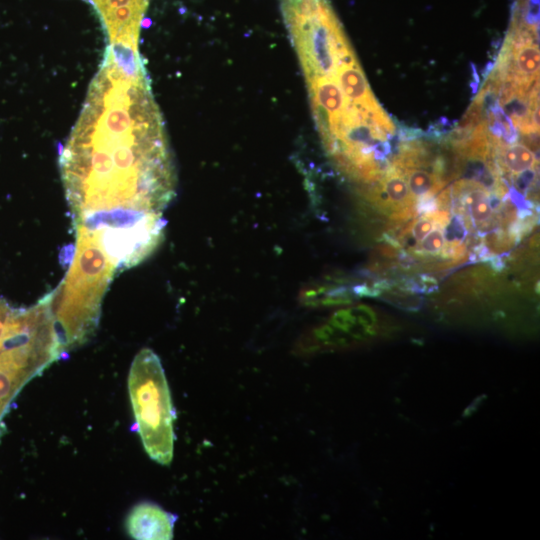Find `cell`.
I'll return each mask as SVG.
<instances>
[{"label": "cell", "mask_w": 540, "mask_h": 540, "mask_svg": "<svg viewBox=\"0 0 540 540\" xmlns=\"http://www.w3.org/2000/svg\"><path fill=\"white\" fill-rule=\"evenodd\" d=\"M59 167L74 229L94 234L119 272L161 244L176 173L138 49L107 47Z\"/></svg>", "instance_id": "1"}, {"label": "cell", "mask_w": 540, "mask_h": 540, "mask_svg": "<svg viewBox=\"0 0 540 540\" xmlns=\"http://www.w3.org/2000/svg\"><path fill=\"white\" fill-rule=\"evenodd\" d=\"M176 515L150 502L135 505L126 518L128 534L137 540H169L173 538Z\"/></svg>", "instance_id": "5"}, {"label": "cell", "mask_w": 540, "mask_h": 540, "mask_svg": "<svg viewBox=\"0 0 540 540\" xmlns=\"http://www.w3.org/2000/svg\"><path fill=\"white\" fill-rule=\"evenodd\" d=\"M128 391L145 451L157 463L169 465L173 458L175 413L162 364L151 349L144 348L134 357Z\"/></svg>", "instance_id": "3"}, {"label": "cell", "mask_w": 540, "mask_h": 540, "mask_svg": "<svg viewBox=\"0 0 540 540\" xmlns=\"http://www.w3.org/2000/svg\"><path fill=\"white\" fill-rule=\"evenodd\" d=\"M75 245L65 277L50 296L64 352L85 343L98 327L102 300L118 268L92 233L74 229Z\"/></svg>", "instance_id": "2"}, {"label": "cell", "mask_w": 540, "mask_h": 540, "mask_svg": "<svg viewBox=\"0 0 540 540\" xmlns=\"http://www.w3.org/2000/svg\"><path fill=\"white\" fill-rule=\"evenodd\" d=\"M493 149L496 152L495 163L500 173L504 172L511 180L524 171L538 168V159L524 144L503 146L499 143L494 144Z\"/></svg>", "instance_id": "6"}, {"label": "cell", "mask_w": 540, "mask_h": 540, "mask_svg": "<svg viewBox=\"0 0 540 540\" xmlns=\"http://www.w3.org/2000/svg\"><path fill=\"white\" fill-rule=\"evenodd\" d=\"M376 313L366 305L336 311L325 323L312 328L297 343L301 354L346 349L377 335Z\"/></svg>", "instance_id": "4"}]
</instances>
